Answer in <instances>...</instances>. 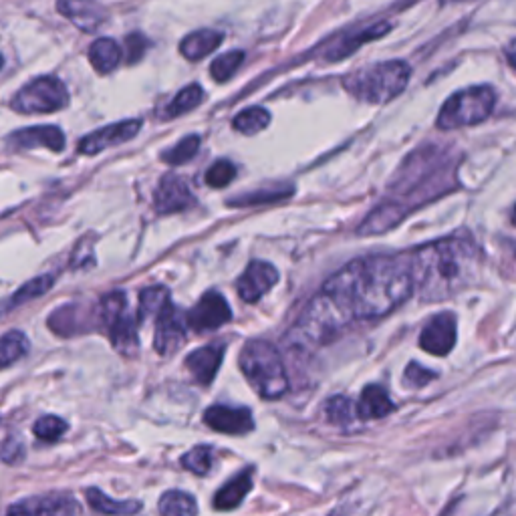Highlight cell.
<instances>
[{"label":"cell","mask_w":516,"mask_h":516,"mask_svg":"<svg viewBox=\"0 0 516 516\" xmlns=\"http://www.w3.org/2000/svg\"><path fill=\"white\" fill-rule=\"evenodd\" d=\"M506 59L516 69V39L506 47Z\"/></svg>","instance_id":"ee69618b"},{"label":"cell","mask_w":516,"mask_h":516,"mask_svg":"<svg viewBox=\"0 0 516 516\" xmlns=\"http://www.w3.org/2000/svg\"><path fill=\"white\" fill-rule=\"evenodd\" d=\"M355 414L357 412H355L353 402L345 396H335L325 404V416L335 426H343V428L349 426L353 422Z\"/></svg>","instance_id":"d6a6232c"},{"label":"cell","mask_w":516,"mask_h":516,"mask_svg":"<svg viewBox=\"0 0 516 516\" xmlns=\"http://www.w3.org/2000/svg\"><path fill=\"white\" fill-rule=\"evenodd\" d=\"M85 496L89 506L95 512L107 514V516H129V514H138L142 510L140 500H111L99 488H89Z\"/></svg>","instance_id":"d4e9b609"},{"label":"cell","mask_w":516,"mask_h":516,"mask_svg":"<svg viewBox=\"0 0 516 516\" xmlns=\"http://www.w3.org/2000/svg\"><path fill=\"white\" fill-rule=\"evenodd\" d=\"M31 345L25 333L21 331H9L0 337V369L11 367L19 359H23L29 353Z\"/></svg>","instance_id":"83f0119b"},{"label":"cell","mask_w":516,"mask_h":516,"mask_svg":"<svg viewBox=\"0 0 516 516\" xmlns=\"http://www.w3.org/2000/svg\"><path fill=\"white\" fill-rule=\"evenodd\" d=\"M200 150V138L198 136H188L180 140L172 150L162 154V160L170 166H182L188 164Z\"/></svg>","instance_id":"836d02e7"},{"label":"cell","mask_w":516,"mask_h":516,"mask_svg":"<svg viewBox=\"0 0 516 516\" xmlns=\"http://www.w3.org/2000/svg\"><path fill=\"white\" fill-rule=\"evenodd\" d=\"M186 327H188L186 315L178 307H174V303L170 301L158 315L156 333H154V349L164 357L176 353L186 341Z\"/></svg>","instance_id":"9c48e42d"},{"label":"cell","mask_w":516,"mask_h":516,"mask_svg":"<svg viewBox=\"0 0 516 516\" xmlns=\"http://www.w3.org/2000/svg\"><path fill=\"white\" fill-rule=\"evenodd\" d=\"M412 67L404 61H385L351 73L345 89L365 103H387L396 99L410 83Z\"/></svg>","instance_id":"5b68a950"},{"label":"cell","mask_w":516,"mask_h":516,"mask_svg":"<svg viewBox=\"0 0 516 516\" xmlns=\"http://www.w3.org/2000/svg\"><path fill=\"white\" fill-rule=\"evenodd\" d=\"M329 516H347V510H345V506H341L339 510H335V512L329 514Z\"/></svg>","instance_id":"f6af8a7d"},{"label":"cell","mask_w":516,"mask_h":516,"mask_svg":"<svg viewBox=\"0 0 516 516\" xmlns=\"http://www.w3.org/2000/svg\"><path fill=\"white\" fill-rule=\"evenodd\" d=\"M242 61H244V53L242 51H230V53L220 55L218 59H214V63L210 67L212 79L218 81V83H226L238 71Z\"/></svg>","instance_id":"e575fe53"},{"label":"cell","mask_w":516,"mask_h":516,"mask_svg":"<svg viewBox=\"0 0 516 516\" xmlns=\"http://www.w3.org/2000/svg\"><path fill=\"white\" fill-rule=\"evenodd\" d=\"M396 410V404L387 396L381 385H367L361 392L359 404L355 406V412L361 420H379L390 416Z\"/></svg>","instance_id":"d6986e66"},{"label":"cell","mask_w":516,"mask_h":516,"mask_svg":"<svg viewBox=\"0 0 516 516\" xmlns=\"http://www.w3.org/2000/svg\"><path fill=\"white\" fill-rule=\"evenodd\" d=\"M25 458V444L19 438H7L0 444V462L19 464Z\"/></svg>","instance_id":"b9f144b4"},{"label":"cell","mask_w":516,"mask_h":516,"mask_svg":"<svg viewBox=\"0 0 516 516\" xmlns=\"http://www.w3.org/2000/svg\"><path fill=\"white\" fill-rule=\"evenodd\" d=\"M279 283V271L263 261H252L236 281L238 295L244 303L261 301Z\"/></svg>","instance_id":"8fae6325"},{"label":"cell","mask_w":516,"mask_h":516,"mask_svg":"<svg viewBox=\"0 0 516 516\" xmlns=\"http://www.w3.org/2000/svg\"><path fill=\"white\" fill-rule=\"evenodd\" d=\"M53 285H55V275H41V277L29 281V283L23 285V287L17 291V295L11 299V307L29 303V301H33V299L45 295Z\"/></svg>","instance_id":"d590c367"},{"label":"cell","mask_w":516,"mask_h":516,"mask_svg":"<svg viewBox=\"0 0 516 516\" xmlns=\"http://www.w3.org/2000/svg\"><path fill=\"white\" fill-rule=\"evenodd\" d=\"M212 448L208 446H196L194 450H190L188 454H184L182 458V466L198 476H206L212 468Z\"/></svg>","instance_id":"74e56055"},{"label":"cell","mask_w":516,"mask_h":516,"mask_svg":"<svg viewBox=\"0 0 516 516\" xmlns=\"http://www.w3.org/2000/svg\"><path fill=\"white\" fill-rule=\"evenodd\" d=\"M148 39L142 33H132L127 35L125 39V49H127V63L129 65H136L144 59L146 51H148Z\"/></svg>","instance_id":"60d3db41"},{"label":"cell","mask_w":516,"mask_h":516,"mask_svg":"<svg viewBox=\"0 0 516 516\" xmlns=\"http://www.w3.org/2000/svg\"><path fill=\"white\" fill-rule=\"evenodd\" d=\"M432 379H436V373H432L430 369H426L418 363H410L406 369V375H404V381L414 387H424Z\"/></svg>","instance_id":"7bdbcfd3"},{"label":"cell","mask_w":516,"mask_h":516,"mask_svg":"<svg viewBox=\"0 0 516 516\" xmlns=\"http://www.w3.org/2000/svg\"><path fill=\"white\" fill-rule=\"evenodd\" d=\"M204 424L212 430L228 436H242L252 432L254 422L252 414L246 408H230V406H212L204 412Z\"/></svg>","instance_id":"2e32d148"},{"label":"cell","mask_w":516,"mask_h":516,"mask_svg":"<svg viewBox=\"0 0 516 516\" xmlns=\"http://www.w3.org/2000/svg\"><path fill=\"white\" fill-rule=\"evenodd\" d=\"M236 176V168L228 160H218L214 166L208 168L206 172V184L210 188H226Z\"/></svg>","instance_id":"ab89813d"},{"label":"cell","mask_w":516,"mask_h":516,"mask_svg":"<svg viewBox=\"0 0 516 516\" xmlns=\"http://www.w3.org/2000/svg\"><path fill=\"white\" fill-rule=\"evenodd\" d=\"M111 345L117 353L121 355H136L140 349V339H138V323L129 315H123L117 323L107 327Z\"/></svg>","instance_id":"7402d4cb"},{"label":"cell","mask_w":516,"mask_h":516,"mask_svg":"<svg viewBox=\"0 0 516 516\" xmlns=\"http://www.w3.org/2000/svg\"><path fill=\"white\" fill-rule=\"evenodd\" d=\"M154 204L160 214H174V212L192 208L196 204V200H194V194L190 192L188 184L180 176L166 174L158 184Z\"/></svg>","instance_id":"9a60e30c"},{"label":"cell","mask_w":516,"mask_h":516,"mask_svg":"<svg viewBox=\"0 0 516 516\" xmlns=\"http://www.w3.org/2000/svg\"><path fill=\"white\" fill-rule=\"evenodd\" d=\"M224 41V35L218 31H196L190 33L188 37L182 39L180 43V53L188 59V61H200L204 57H208L214 49L220 47V43Z\"/></svg>","instance_id":"603a6c76"},{"label":"cell","mask_w":516,"mask_h":516,"mask_svg":"<svg viewBox=\"0 0 516 516\" xmlns=\"http://www.w3.org/2000/svg\"><path fill=\"white\" fill-rule=\"evenodd\" d=\"M89 61L93 65V69L101 75L111 73L119 61H121V49L113 39H97L91 47H89Z\"/></svg>","instance_id":"484cf974"},{"label":"cell","mask_w":516,"mask_h":516,"mask_svg":"<svg viewBox=\"0 0 516 516\" xmlns=\"http://www.w3.org/2000/svg\"><path fill=\"white\" fill-rule=\"evenodd\" d=\"M512 224L516 226V206H514V212H512Z\"/></svg>","instance_id":"bcb514c9"},{"label":"cell","mask_w":516,"mask_h":516,"mask_svg":"<svg viewBox=\"0 0 516 516\" xmlns=\"http://www.w3.org/2000/svg\"><path fill=\"white\" fill-rule=\"evenodd\" d=\"M170 293L164 287H150L146 291H142L140 295V309H138V321L150 319V317H158L162 313V309L170 303Z\"/></svg>","instance_id":"4dcf8cb0"},{"label":"cell","mask_w":516,"mask_h":516,"mask_svg":"<svg viewBox=\"0 0 516 516\" xmlns=\"http://www.w3.org/2000/svg\"><path fill=\"white\" fill-rule=\"evenodd\" d=\"M456 162L442 148H422L412 154L400 168L394 186L387 196L361 224L359 234H381L404 220L408 212L426 202L454 190Z\"/></svg>","instance_id":"7a4b0ae2"},{"label":"cell","mask_w":516,"mask_h":516,"mask_svg":"<svg viewBox=\"0 0 516 516\" xmlns=\"http://www.w3.org/2000/svg\"><path fill=\"white\" fill-rule=\"evenodd\" d=\"M232 319V311L226 299L218 291H208L196 307L186 315V323L194 331H212Z\"/></svg>","instance_id":"7c38bea8"},{"label":"cell","mask_w":516,"mask_h":516,"mask_svg":"<svg viewBox=\"0 0 516 516\" xmlns=\"http://www.w3.org/2000/svg\"><path fill=\"white\" fill-rule=\"evenodd\" d=\"M33 432L43 442H57L67 432V422L57 416H43L35 422Z\"/></svg>","instance_id":"f35d334b"},{"label":"cell","mask_w":516,"mask_h":516,"mask_svg":"<svg viewBox=\"0 0 516 516\" xmlns=\"http://www.w3.org/2000/svg\"><path fill=\"white\" fill-rule=\"evenodd\" d=\"M414 293L410 254L367 256L343 267L321 289L347 325L355 319H379L398 309Z\"/></svg>","instance_id":"6da1fadb"},{"label":"cell","mask_w":516,"mask_h":516,"mask_svg":"<svg viewBox=\"0 0 516 516\" xmlns=\"http://www.w3.org/2000/svg\"><path fill=\"white\" fill-rule=\"evenodd\" d=\"M91 321L93 319L85 307L69 303V305H61L59 309H55L51 313L47 325L59 337H73V335L89 331Z\"/></svg>","instance_id":"e0dca14e"},{"label":"cell","mask_w":516,"mask_h":516,"mask_svg":"<svg viewBox=\"0 0 516 516\" xmlns=\"http://www.w3.org/2000/svg\"><path fill=\"white\" fill-rule=\"evenodd\" d=\"M0 69H3V57H0Z\"/></svg>","instance_id":"7dc6e473"},{"label":"cell","mask_w":516,"mask_h":516,"mask_svg":"<svg viewBox=\"0 0 516 516\" xmlns=\"http://www.w3.org/2000/svg\"><path fill=\"white\" fill-rule=\"evenodd\" d=\"M252 488V468L242 470L240 474H236L232 480H228L214 496V508L216 510H232L236 508L246 494Z\"/></svg>","instance_id":"44dd1931"},{"label":"cell","mask_w":516,"mask_h":516,"mask_svg":"<svg viewBox=\"0 0 516 516\" xmlns=\"http://www.w3.org/2000/svg\"><path fill=\"white\" fill-rule=\"evenodd\" d=\"M202 101H204V89H202L200 85L192 83V85L184 87V89L172 99V103L166 107L164 117H166V119H172V117L184 115V113L196 109Z\"/></svg>","instance_id":"f546056e"},{"label":"cell","mask_w":516,"mask_h":516,"mask_svg":"<svg viewBox=\"0 0 516 516\" xmlns=\"http://www.w3.org/2000/svg\"><path fill=\"white\" fill-rule=\"evenodd\" d=\"M158 506L162 516H198L196 498L182 490H168L160 498Z\"/></svg>","instance_id":"4316f807"},{"label":"cell","mask_w":516,"mask_h":516,"mask_svg":"<svg viewBox=\"0 0 516 516\" xmlns=\"http://www.w3.org/2000/svg\"><path fill=\"white\" fill-rule=\"evenodd\" d=\"M240 369L252 390L263 400H279L289 390L283 357L269 341H248L240 351Z\"/></svg>","instance_id":"277c9868"},{"label":"cell","mask_w":516,"mask_h":516,"mask_svg":"<svg viewBox=\"0 0 516 516\" xmlns=\"http://www.w3.org/2000/svg\"><path fill=\"white\" fill-rule=\"evenodd\" d=\"M69 103L67 85L51 75L29 81L11 101V107L25 115H41L63 109Z\"/></svg>","instance_id":"52a82bcc"},{"label":"cell","mask_w":516,"mask_h":516,"mask_svg":"<svg viewBox=\"0 0 516 516\" xmlns=\"http://www.w3.org/2000/svg\"><path fill=\"white\" fill-rule=\"evenodd\" d=\"M222 355H224V345H206L192 351L186 357V367L198 383L208 385L216 377V371L222 363Z\"/></svg>","instance_id":"ac0fdd59"},{"label":"cell","mask_w":516,"mask_h":516,"mask_svg":"<svg viewBox=\"0 0 516 516\" xmlns=\"http://www.w3.org/2000/svg\"><path fill=\"white\" fill-rule=\"evenodd\" d=\"M387 31H390V25H387V23H379V25L367 27V29H363V31L349 33L341 43H337L333 49H329L325 57H327L329 61L345 59V57H349L351 53H355L363 43L373 41V39H377V37H383Z\"/></svg>","instance_id":"cb8c5ba5"},{"label":"cell","mask_w":516,"mask_h":516,"mask_svg":"<svg viewBox=\"0 0 516 516\" xmlns=\"http://www.w3.org/2000/svg\"><path fill=\"white\" fill-rule=\"evenodd\" d=\"M77 502L69 494H41L19 500L7 516H77Z\"/></svg>","instance_id":"30bf717a"},{"label":"cell","mask_w":516,"mask_h":516,"mask_svg":"<svg viewBox=\"0 0 516 516\" xmlns=\"http://www.w3.org/2000/svg\"><path fill=\"white\" fill-rule=\"evenodd\" d=\"M57 11L65 15L83 33H95L105 23L103 7L95 3H59Z\"/></svg>","instance_id":"ffe728a7"},{"label":"cell","mask_w":516,"mask_h":516,"mask_svg":"<svg viewBox=\"0 0 516 516\" xmlns=\"http://www.w3.org/2000/svg\"><path fill=\"white\" fill-rule=\"evenodd\" d=\"M494 103H496V95L488 85L462 89L444 103L436 123L440 129H446V132L482 123L484 119L490 117Z\"/></svg>","instance_id":"8992f818"},{"label":"cell","mask_w":516,"mask_h":516,"mask_svg":"<svg viewBox=\"0 0 516 516\" xmlns=\"http://www.w3.org/2000/svg\"><path fill=\"white\" fill-rule=\"evenodd\" d=\"M99 321L103 323V327H111L113 323H117L123 315H127V297L121 291H113L109 295H105L101 299L99 305Z\"/></svg>","instance_id":"1f68e13d"},{"label":"cell","mask_w":516,"mask_h":516,"mask_svg":"<svg viewBox=\"0 0 516 516\" xmlns=\"http://www.w3.org/2000/svg\"><path fill=\"white\" fill-rule=\"evenodd\" d=\"M271 123V113L263 107H250V109H244L240 111L232 125L236 132L244 134V136H254L258 132H263V129Z\"/></svg>","instance_id":"f1b7e54d"},{"label":"cell","mask_w":516,"mask_h":516,"mask_svg":"<svg viewBox=\"0 0 516 516\" xmlns=\"http://www.w3.org/2000/svg\"><path fill=\"white\" fill-rule=\"evenodd\" d=\"M482 265L476 242L460 236L416 248L410 254L414 289L422 301H444L474 283Z\"/></svg>","instance_id":"3957f363"},{"label":"cell","mask_w":516,"mask_h":516,"mask_svg":"<svg viewBox=\"0 0 516 516\" xmlns=\"http://www.w3.org/2000/svg\"><path fill=\"white\" fill-rule=\"evenodd\" d=\"M293 194V188H277V190H258V192H250V194H244L240 198H234V200H228L230 206H258V204H269V202H277V200H283L287 196Z\"/></svg>","instance_id":"8d00e7d4"},{"label":"cell","mask_w":516,"mask_h":516,"mask_svg":"<svg viewBox=\"0 0 516 516\" xmlns=\"http://www.w3.org/2000/svg\"><path fill=\"white\" fill-rule=\"evenodd\" d=\"M140 127H142L140 119H125V121H117L107 127H101V129H97V132L79 140V154L95 156L109 148L121 146L129 140H134L140 132Z\"/></svg>","instance_id":"ba28073f"},{"label":"cell","mask_w":516,"mask_h":516,"mask_svg":"<svg viewBox=\"0 0 516 516\" xmlns=\"http://www.w3.org/2000/svg\"><path fill=\"white\" fill-rule=\"evenodd\" d=\"M7 144L13 150H33V148H47L51 152L65 150V134L57 125H35L25 127L21 132L9 136Z\"/></svg>","instance_id":"5bb4252c"},{"label":"cell","mask_w":516,"mask_h":516,"mask_svg":"<svg viewBox=\"0 0 516 516\" xmlns=\"http://www.w3.org/2000/svg\"><path fill=\"white\" fill-rule=\"evenodd\" d=\"M456 345V317L452 313H440L428 321L420 335V347L430 355H448Z\"/></svg>","instance_id":"4fadbf2b"}]
</instances>
